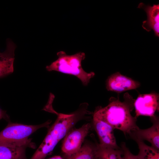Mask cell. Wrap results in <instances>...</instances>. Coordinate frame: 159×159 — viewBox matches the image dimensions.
Instances as JSON below:
<instances>
[{
	"label": "cell",
	"mask_w": 159,
	"mask_h": 159,
	"mask_svg": "<svg viewBox=\"0 0 159 159\" xmlns=\"http://www.w3.org/2000/svg\"><path fill=\"white\" fill-rule=\"evenodd\" d=\"M34 148L31 139L16 142L0 143V159H28L26 151L28 148Z\"/></svg>",
	"instance_id": "cell-7"
},
{
	"label": "cell",
	"mask_w": 159,
	"mask_h": 159,
	"mask_svg": "<svg viewBox=\"0 0 159 159\" xmlns=\"http://www.w3.org/2000/svg\"><path fill=\"white\" fill-rule=\"evenodd\" d=\"M48 159H64L61 156L56 155Z\"/></svg>",
	"instance_id": "cell-17"
},
{
	"label": "cell",
	"mask_w": 159,
	"mask_h": 159,
	"mask_svg": "<svg viewBox=\"0 0 159 159\" xmlns=\"http://www.w3.org/2000/svg\"><path fill=\"white\" fill-rule=\"evenodd\" d=\"M99 143L86 141L76 153L66 159H101Z\"/></svg>",
	"instance_id": "cell-13"
},
{
	"label": "cell",
	"mask_w": 159,
	"mask_h": 159,
	"mask_svg": "<svg viewBox=\"0 0 159 159\" xmlns=\"http://www.w3.org/2000/svg\"><path fill=\"white\" fill-rule=\"evenodd\" d=\"M91 127V125L87 123L79 128H72L69 131L64 137L61 147V156L64 159L78 151Z\"/></svg>",
	"instance_id": "cell-5"
},
{
	"label": "cell",
	"mask_w": 159,
	"mask_h": 159,
	"mask_svg": "<svg viewBox=\"0 0 159 159\" xmlns=\"http://www.w3.org/2000/svg\"><path fill=\"white\" fill-rule=\"evenodd\" d=\"M87 103L80 104L75 111L69 114L58 113L57 118L49 129L43 142L30 159H44L59 142L79 121L92 113L87 110Z\"/></svg>",
	"instance_id": "cell-2"
},
{
	"label": "cell",
	"mask_w": 159,
	"mask_h": 159,
	"mask_svg": "<svg viewBox=\"0 0 159 159\" xmlns=\"http://www.w3.org/2000/svg\"><path fill=\"white\" fill-rule=\"evenodd\" d=\"M138 81L117 72L109 76L106 81L108 91L120 93L137 89L140 86Z\"/></svg>",
	"instance_id": "cell-8"
},
{
	"label": "cell",
	"mask_w": 159,
	"mask_h": 159,
	"mask_svg": "<svg viewBox=\"0 0 159 159\" xmlns=\"http://www.w3.org/2000/svg\"><path fill=\"white\" fill-rule=\"evenodd\" d=\"M57 55L58 59L46 67L48 71H55L75 76L85 86L88 85L95 75L94 72H86L82 67V62L85 58L84 53L79 52L68 55L64 52L60 51L57 53Z\"/></svg>",
	"instance_id": "cell-3"
},
{
	"label": "cell",
	"mask_w": 159,
	"mask_h": 159,
	"mask_svg": "<svg viewBox=\"0 0 159 159\" xmlns=\"http://www.w3.org/2000/svg\"><path fill=\"white\" fill-rule=\"evenodd\" d=\"M123 154V151L121 148L119 149H114L101 146V159H122Z\"/></svg>",
	"instance_id": "cell-15"
},
{
	"label": "cell",
	"mask_w": 159,
	"mask_h": 159,
	"mask_svg": "<svg viewBox=\"0 0 159 159\" xmlns=\"http://www.w3.org/2000/svg\"><path fill=\"white\" fill-rule=\"evenodd\" d=\"M139 149L138 156L140 159H159V150L146 144L144 141L135 140Z\"/></svg>",
	"instance_id": "cell-14"
},
{
	"label": "cell",
	"mask_w": 159,
	"mask_h": 159,
	"mask_svg": "<svg viewBox=\"0 0 159 159\" xmlns=\"http://www.w3.org/2000/svg\"><path fill=\"white\" fill-rule=\"evenodd\" d=\"M16 48V45L11 39H7L5 51L0 52V77L13 72Z\"/></svg>",
	"instance_id": "cell-12"
},
{
	"label": "cell",
	"mask_w": 159,
	"mask_h": 159,
	"mask_svg": "<svg viewBox=\"0 0 159 159\" xmlns=\"http://www.w3.org/2000/svg\"><path fill=\"white\" fill-rule=\"evenodd\" d=\"M51 123V121L48 120L41 124L29 125L9 122L0 132V143L26 140L37 130L43 127H48Z\"/></svg>",
	"instance_id": "cell-4"
},
{
	"label": "cell",
	"mask_w": 159,
	"mask_h": 159,
	"mask_svg": "<svg viewBox=\"0 0 159 159\" xmlns=\"http://www.w3.org/2000/svg\"><path fill=\"white\" fill-rule=\"evenodd\" d=\"M120 145L123 152L122 159H140L137 155H134L131 152L125 143L122 142Z\"/></svg>",
	"instance_id": "cell-16"
},
{
	"label": "cell",
	"mask_w": 159,
	"mask_h": 159,
	"mask_svg": "<svg viewBox=\"0 0 159 159\" xmlns=\"http://www.w3.org/2000/svg\"><path fill=\"white\" fill-rule=\"evenodd\" d=\"M134 107L136 118L140 116H153L159 110L158 94L153 92L139 95L134 100Z\"/></svg>",
	"instance_id": "cell-6"
},
{
	"label": "cell",
	"mask_w": 159,
	"mask_h": 159,
	"mask_svg": "<svg viewBox=\"0 0 159 159\" xmlns=\"http://www.w3.org/2000/svg\"><path fill=\"white\" fill-rule=\"evenodd\" d=\"M143 9L146 12L147 19L143 22L142 26L146 31L149 32L153 29L156 37H159V4L153 6L146 5L140 3L137 7Z\"/></svg>",
	"instance_id": "cell-11"
},
{
	"label": "cell",
	"mask_w": 159,
	"mask_h": 159,
	"mask_svg": "<svg viewBox=\"0 0 159 159\" xmlns=\"http://www.w3.org/2000/svg\"><path fill=\"white\" fill-rule=\"evenodd\" d=\"M126 93L124 96L123 101L111 97L107 106L97 107L93 113V117L105 122L114 129L121 131L125 136L129 135L139 128L136 123L137 118L131 114L135 100L128 93Z\"/></svg>",
	"instance_id": "cell-1"
},
{
	"label": "cell",
	"mask_w": 159,
	"mask_h": 159,
	"mask_svg": "<svg viewBox=\"0 0 159 159\" xmlns=\"http://www.w3.org/2000/svg\"><path fill=\"white\" fill-rule=\"evenodd\" d=\"M150 118L153 123L150 127L145 129L139 128L132 131L129 136L134 140H146L151 144V146L159 150V118L155 115Z\"/></svg>",
	"instance_id": "cell-10"
},
{
	"label": "cell",
	"mask_w": 159,
	"mask_h": 159,
	"mask_svg": "<svg viewBox=\"0 0 159 159\" xmlns=\"http://www.w3.org/2000/svg\"><path fill=\"white\" fill-rule=\"evenodd\" d=\"M93 127L98 137L100 145L104 148L114 149L120 148L117 144L113 128L102 120L93 117Z\"/></svg>",
	"instance_id": "cell-9"
}]
</instances>
